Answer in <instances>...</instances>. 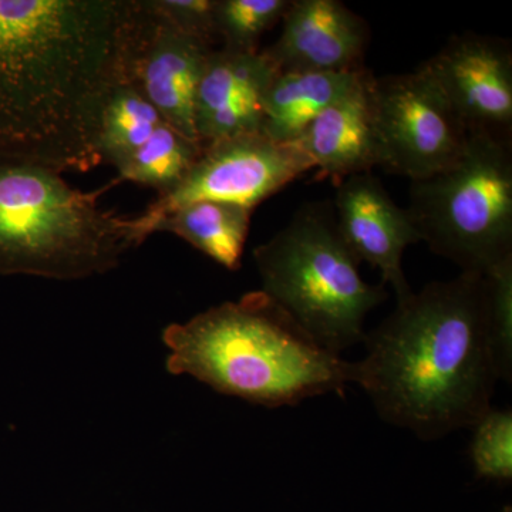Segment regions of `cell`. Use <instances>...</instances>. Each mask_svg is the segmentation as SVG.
I'll list each match as a JSON object with an SVG mask.
<instances>
[{
    "label": "cell",
    "instance_id": "1",
    "mask_svg": "<svg viewBox=\"0 0 512 512\" xmlns=\"http://www.w3.org/2000/svg\"><path fill=\"white\" fill-rule=\"evenodd\" d=\"M138 0H0V160L101 164V117L131 80Z\"/></svg>",
    "mask_w": 512,
    "mask_h": 512
},
{
    "label": "cell",
    "instance_id": "2",
    "mask_svg": "<svg viewBox=\"0 0 512 512\" xmlns=\"http://www.w3.org/2000/svg\"><path fill=\"white\" fill-rule=\"evenodd\" d=\"M355 383L380 419L437 440L491 409L498 375L488 329L487 278L461 272L397 302L366 335Z\"/></svg>",
    "mask_w": 512,
    "mask_h": 512
},
{
    "label": "cell",
    "instance_id": "3",
    "mask_svg": "<svg viewBox=\"0 0 512 512\" xmlns=\"http://www.w3.org/2000/svg\"><path fill=\"white\" fill-rule=\"evenodd\" d=\"M171 375L264 407L295 406L328 393L345 396L356 365L320 348L269 301L251 292L165 328Z\"/></svg>",
    "mask_w": 512,
    "mask_h": 512
},
{
    "label": "cell",
    "instance_id": "4",
    "mask_svg": "<svg viewBox=\"0 0 512 512\" xmlns=\"http://www.w3.org/2000/svg\"><path fill=\"white\" fill-rule=\"evenodd\" d=\"M40 165L0 160V275L76 281L106 274L150 238L141 215L106 210Z\"/></svg>",
    "mask_w": 512,
    "mask_h": 512
},
{
    "label": "cell",
    "instance_id": "5",
    "mask_svg": "<svg viewBox=\"0 0 512 512\" xmlns=\"http://www.w3.org/2000/svg\"><path fill=\"white\" fill-rule=\"evenodd\" d=\"M262 291L320 348L340 355L366 338L365 320L387 299L369 285L340 237L330 204H309L254 249Z\"/></svg>",
    "mask_w": 512,
    "mask_h": 512
},
{
    "label": "cell",
    "instance_id": "6",
    "mask_svg": "<svg viewBox=\"0 0 512 512\" xmlns=\"http://www.w3.org/2000/svg\"><path fill=\"white\" fill-rule=\"evenodd\" d=\"M421 242L461 272L512 259V153L505 134L470 130L456 163L412 181L406 208Z\"/></svg>",
    "mask_w": 512,
    "mask_h": 512
},
{
    "label": "cell",
    "instance_id": "7",
    "mask_svg": "<svg viewBox=\"0 0 512 512\" xmlns=\"http://www.w3.org/2000/svg\"><path fill=\"white\" fill-rule=\"evenodd\" d=\"M373 111L380 168L387 173L424 180L456 163L466 148L470 130L421 66L375 77Z\"/></svg>",
    "mask_w": 512,
    "mask_h": 512
},
{
    "label": "cell",
    "instance_id": "8",
    "mask_svg": "<svg viewBox=\"0 0 512 512\" xmlns=\"http://www.w3.org/2000/svg\"><path fill=\"white\" fill-rule=\"evenodd\" d=\"M311 170V158L296 144L275 143L262 133L225 138L202 147L183 183L151 202L141 220L153 235L164 215L191 202H229L255 210Z\"/></svg>",
    "mask_w": 512,
    "mask_h": 512
},
{
    "label": "cell",
    "instance_id": "9",
    "mask_svg": "<svg viewBox=\"0 0 512 512\" xmlns=\"http://www.w3.org/2000/svg\"><path fill=\"white\" fill-rule=\"evenodd\" d=\"M212 50L207 43L174 28L147 0H138L131 80L165 123L197 143L195 96Z\"/></svg>",
    "mask_w": 512,
    "mask_h": 512
},
{
    "label": "cell",
    "instance_id": "10",
    "mask_svg": "<svg viewBox=\"0 0 512 512\" xmlns=\"http://www.w3.org/2000/svg\"><path fill=\"white\" fill-rule=\"evenodd\" d=\"M421 67L468 130L507 133L512 124V55L505 40L474 33L454 36Z\"/></svg>",
    "mask_w": 512,
    "mask_h": 512
},
{
    "label": "cell",
    "instance_id": "11",
    "mask_svg": "<svg viewBox=\"0 0 512 512\" xmlns=\"http://www.w3.org/2000/svg\"><path fill=\"white\" fill-rule=\"evenodd\" d=\"M335 220L340 237L359 262L379 269L383 285H390L396 301L413 291L403 271L407 247L420 241L409 212L399 207L375 174L350 175L339 181Z\"/></svg>",
    "mask_w": 512,
    "mask_h": 512
},
{
    "label": "cell",
    "instance_id": "12",
    "mask_svg": "<svg viewBox=\"0 0 512 512\" xmlns=\"http://www.w3.org/2000/svg\"><path fill=\"white\" fill-rule=\"evenodd\" d=\"M284 28L264 50L279 73L363 69L370 29L339 0H291Z\"/></svg>",
    "mask_w": 512,
    "mask_h": 512
},
{
    "label": "cell",
    "instance_id": "13",
    "mask_svg": "<svg viewBox=\"0 0 512 512\" xmlns=\"http://www.w3.org/2000/svg\"><path fill=\"white\" fill-rule=\"evenodd\" d=\"M278 74L264 52L212 50L195 96V131L201 146L261 133L262 101Z\"/></svg>",
    "mask_w": 512,
    "mask_h": 512
},
{
    "label": "cell",
    "instance_id": "14",
    "mask_svg": "<svg viewBox=\"0 0 512 512\" xmlns=\"http://www.w3.org/2000/svg\"><path fill=\"white\" fill-rule=\"evenodd\" d=\"M373 80L375 76L363 70L348 92L323 110L296 141L311 158L318 177L332 178L338 184L350 175L380 167Z\"/></svg>",
    "mask_w": 512,
    "mask_h": 512
},
{
    "label": "cell",
    "instance_id": "15",
    "mask_svg": "<svg viewBox=\"0 0 512 512\" xmlns=\"http://www.w3.org/2000/svg\"><path fill=\"white\" fill-rule=\"evenodd\" d=\"M355 72L279 73L262 101L261 133L279 144H295L323 110L355 84Z\"/></svg>",
    "mask_w": 512,
    "mask_h": 512
},
{
    "label": "cell",
    "instance_id": "16",
    "mask_svg": "<svg viewBox=\"0 0 512 512\" xmlns=\"http://www.w3.org/2000/svg\"><path fill=\"white\" fill-rule=\"evenodd\" d=\"M254 210L220 201H197L164 215L154 227L170 232L224 266L238 271Z\"/></svg>",
    "mask_w": 512,
    "mask_h": 512
},
{
    "label": "cell",
    "instance_id": "17",
    "mask_svg": "<svg viewBox=\"0 0 512 512\" xmlns=\"http://www.w3.org/2000/svg\"><path fill=\"white\" fill-rule=\"evenodd\" d=\"M164 119L133 80L120 83L111 93L99 134L101 163L116 170L143 146Z\"/></svg>",
    "mask_w": 512,
    "mask_h": 512
},
{
    "label": "cell",
    "instance_id": "18",
    "mask_svg": "<svg viewBox=\"0 0 512 512\" xmlns=\"http://www.w3.org/2000/svg\"><path fill=\"white\" fill-rule=\"evenodd\" d=\"M201 153L200 143L163 121L117 173L120 181L154 188L161 197L183 183Z\"/></svg>",
    "mask_w": 512,
    "mask_h": 512
},
{
    "label": "cell",
    "instance_id": "19",
    "mask_svg": "<svg viewBox=\"0 0 512 512\" xmlns=\"http://www.w3.org/2000/svg\"><path fill=\"white\" fill-rule=\"evenodd\" d=\"M291 0H217L215 32L221 49L259 52L261 37L284 19Z\"/></svg>",
    "mask_w": 512,
    "mask_h": 512
},
{
    "label": "cell",
    "instance_id": "20",
    "mask_svg": "<svg viewBox=\"0 0 512 512\" xmlns=\"http://www.w3.org/2000/svg\"><path fill=\"white\" fill-rule=\"evenodd\" d=\"M470 457L478 478L510 483L512 480V412L491 407L474 424Z\"/></svg>",
    "mask_w": 512,
    "mask_h": 512
},
{
    "label": "cell",
    "instance_id": "21",
    "mask_svg": "<svg viewBox=\"0 0 512 512\" xmlns=\"http://www.w3.org/2000/svg\"><path fill=\"white\" fill-rule=\"evenodd\" d=\"M487 278L488 329L500 379L512 375V259L494 268Z\"/></svg>",
    "mask_w": 512,
    "mask_h": 512
},
{
    "label": "cell",
    "instance_id": "22",
    "mask_svg": "<svg viewBox=\"0 0 512 512\" xmlns=\"http://www.w3.org/2000/svg\"><path fill=\"white\" fill-rule=\"evenodd\" d=\"M147 3L181 32L211 47L218 40L215 32L217 0H147Z\"/></svg>",
    "mask_w": 512,
    "mask_h": 512
},
{
    "label": "cell",
    "instance_id": "23",
    "mask_svg": "<svg viewBox=\"0 0 512 512\" xmlns=\"http://www.w3.org/2000/svg\"><path fill=\"white\" fill-rule=\"evenodd\" d=\"M503 512H512L511 505H505Z\"/></svg>",
    "mask_w": 512,
    "mask_h": 512
}]
</instances>
